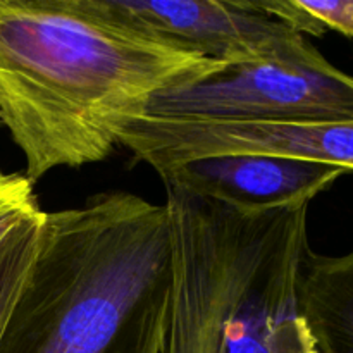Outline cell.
<instances>
[{"instance_id":"2","label":"cell","mask_w":353,"mask_h":353,"mask_svg":"<svg viewBox=\"0 0 353 353\" xmlns=\"http://www.w3.org/2000/svg\"><path fill=\"white\" fill-rule=\"evenodd\" d=\"M171 283L165 203L109 192L45 212L0 353H161Z\"/></svg>"},{"instance_id":"3","label":"cell","mask_w":353,"mask_h":353,"mask_svg":"<svg viewBox=\"0 0 353 353\" xmlns=\"http://www.w3.org/2000/svg\"><path fill=\"white\" fill-rule=\"evenodd\" d=\"M172 283L161 353H319L296 265L245 234L171 230Z\"/></svg>"},{"instance_id":"11","label":"cell","mask_w":353,"mask_h":353,"mask_svg":"<svg viewBox=\"0 0 353 353\" xmlns=\"http://www.w3.org/2000/svg\"><path fill=\"white\" fill-rule=\"evenodd\" d=\"M0 128H2V124H0Z\"/></svg>"},{"instance_id":"6","label":"cell","mask_w":353,"mask_h":353,"mask_svg":"<svg viewBox=\"0 0 353 353\" xmlns=\"http://www.w3.org/2000/svg\"><path fill=\"white\" fill-rule=\"evenodd\" d=\"M121 145L155 171L217 155H271L353 171V121L312 126L271 124H178L133 121Z\"/></svg>"},{"instance_id":"1","label":"cell","mask_w":353,"mask_h":353,"mask_svg":"<svg viewBox=\"0 0 353 353\" xmlns=\"http://www.w3.org/2000/svg\"><path fill=\"white\" fill-rule=\"evenodd\" d=\"M228 65L86 0H0V124L33 185L105 161L159 92Z\"/></svg>"},{"instance_id":"4","label":"cell","mask_w":353,"mask_h":353,"mask_svg":"<svg viewBox=\"0 0 353 353\" xmlns=\"http://www.w3.org/2000/svg\"><path fill=\"white\" fill-rule=\"evenodd\" d=\"M143 117L178 124L348 123L353 121V76L314 48L299 57L228 65L159 92Z\"/></svg>"},{"instance_id":"8","label":"cell","mask_w":353,"mask_h":353,"mask_svg":"<svg viewBox=\"0 0 353 353\" xmlns=\"http://www.w3.org/2000/svg\"><path fill=\"white\" fill-rule=\"evenodd\" d=\"M300 310L319 353H353V250L303 259Z\"/></svg>"},{"instance_id":"9","label":"cell","mask_w":353,"mask_h":353,"mask_svg":"<svg viewBox=\"0 0 353 353\" xmlns=\"http://www.w3.org/2000/svg\"><path fill=\"white\" fill-rule=\"evenodd\" d=\"M261 6L303 37H321L326 31L353 37V0H261Z\"/></svg>"},{"instance_id":"5","label":"cell","mask_w":353,"mask_h":353,"mask_svg":"<svg viewBox=\"0 0 353 353\" xmlns=\"http://www.w3.org/2000/svg\"><path fill=\"white\" fill-rule=\"evenodd\" d=\"M97 12L152 31L226 64L299 57L314 50L302 33L248 0H86Z\"/></svg>"},{"instance_id":"10","label":"cell","mask_w":353,"mask_h":353,"mask_svg":"<svg viewBox=\"0 0 353 353\" xmlns=\"http://www.w3.org/2000/svg\"><path fill=\"white\" fill-rule=\"evenodd\" d=\"M43 214L34 185L24 172H3L0 169V259Z\"/></svg>"},{"instance_id":"7","label":"cell","mask_w":353,"mask_h":353,"mask_svg":"<svg viewBox=\"0 0 353 353\" xmlns=\"http://www.w3.org/2000/svg\"><path fill=\"white\" fill-rule=\"evenodd\" d=\"M345 169L271 155H217L159 172L165 186L223 203L245 216L309 205Z\"/></svg>"}]
</instances>
